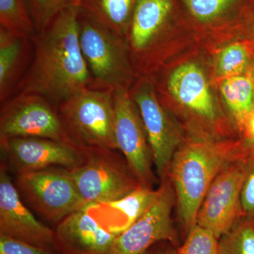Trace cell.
Instances as JSON below:
<instances>
[{
    "instance_id": "8fae6325",
    "label": "cell",
    "mask_w": 254,
    "mask_h": 254,
    "mask_svg": "<svg viewBox=\"0 0 254 254\" xmlns=\"http://www.w3.org/2000/svg\"><path fill=\"white\" fill-rule=\"evenodd\" d=\"M113 97L117 148L141 185L153 188V155L138 108L128 90H116Z\"/></svg>"
},
{
    "instance_id": "f1b7e54d",
    "label": "cell",
    "mask_w": 254,
    "mask_h": 254,
    "mask_svg": "<svg viewBox=\"0 0 254 254\" xmlns=\"http://www.w3.org/2000/svg\"><path fill=\"white\" fill-rule=\"evenodd\" d=\"M242 133L247 142V145L254 146V110L246 122Z\"/></svg>"
},
{
    "instance_id": "484cf974",
    "label": "cell",
    "mask_w": 254,
    "mask_h": 254,
    "mask_svg": "<svg viewBox=\"0 0 254 254\" xmlns=\"http://www.w3.org/2000/svg\"><path fill=\"white\" fill-rule=\"evenodd\" d=\"M175 254H219V240L213 232L196 225Z\"/></svg>"
},
{
    "instance_id": "52a82bcc",
    "label": "cell",
    "mask_w": 254,
    "mask_h": 254,
    "mask_svg": "<svg viewBox=\"0 0 254 254\" xmlns=\"http://www.w3.org/2000/svg\"><path fill=\"white\" fill-rule=\"evenodd\" d=\"M250 146L227 164L209 187L197 215L196 225L220 239L243 218L241 193L247 173Z\"/></svg>"
},
{
    "instance_id": "83f0119b",
    "label": "cell",
    "mask_w": 254,
    "mask_h": 254,
    "mask_svg": "<svg viewBox=\"0 0 254 254\" xmlns=\"http://www.w3.org/2000/svg\"><path fill=\"white\" fill-rule=\"evenodd\" d=\"M0 254H58L53 250L0 235Z\"/></svg>"
},
{
    "instance_id": "44dd1931",
    "label": "cell",
    "mask_w": 254,
    "mask_h": 254,
    "mask_svg": "<svg viewBox=\"0 0 254 254\" xmlns=\"http://www.w3.org/2000/svg\"><path fill=\"white\" fill-rule=\"evenodd\" d=\"M0 28L21 37L37 32L26 0H0Z\"/></svg>"
},
{
    "instance_id": "2e32d148",
    "label": "cell",
    "mask_w": 254,
    "mask_h": 254,
    "mask_svg": "<svg viewBox=\"0 0 254 254\" xmlns=\"http://www.w3.org/2000/svg\"><path fill=\"white\" fill-rule=\"evenodd\" d=\"M174 8V0H138L126 35L137 58L144 59L151 52Z\"/></svg>"
},
{
    "instance_id": "9c48e42d",
    "label": "cell",
    "mask_w": 254,
    "mask_h": 254,
    "mask_svg": "<svg viewBox=\"0 0 254 254\" xmlns=\"http://www.w3.org/2000/svg\"><path fill=\"white\" fill-rule=\"evenodd\" d=\"M13 137L71 141L58 108L41 95L21 92L1 103L0 139Z\"/></svg>"
},
{
    "instance_id": "4316f807",
    "label": "cell",
    "mask_w": 254,
    "mask_h": 254,
    "mask_svg": "<svg viewBox=\"0 0 254 254\" xmlns=\"http://www.w3.org/2000/svg\"><path fill=\"white\" fill-rule=\"evenodd\" d=\"M243 218L254 215V146H250L247 160V173L241 193Z\"/></svg>"
},
{
    "instance_id": "d6a6232c",
    "label": "cell",
    "mask_w": 254,
    "mask_h": 254,
    "mask_svg": "<svg viewBox=\"0 0 254 254\" xmlns=\"http://www.w3.org/2000/svg\"><path fill=\"white\" fill-rule=\"evenodd\" d=\"M250 219H252V220H253L254 222V215L253 217H252V218H251Z\"/></svg>"
},
{
    "instance_id": "d6986e66",
    "label": "cell",
    "mask_w": 254,
    "mask_h": 254,
    "mask_svg": "<svg viewBox=\"0 0 254 254\" xmlns=\"http://www.w3.org/2000/svg\"><path fill=\"white\" fill-rule=\"evenodd\" d=\"M138 0H81L80 9L97 22L126 37Z\"/></svg>"
},
{
    "instance_id": "ac0fdd59",
    "label": "cell",
    "mask_w": 254,
    "mask_h": 254,
    "mask_svg": "<svg viewBox=\"0 0 254 254\" xmlns=\"http://www.w3.org/2000/svg\"><path fill=\"white\" fill-rule=\"evenodd\" d=\"M220 91L232 120L242 132L254 110V86L252 69L248 72L224 78Z\"/></svg>"
},
{
    "instance_id": "e0dca14e",
    "label": "cell",
    "mask_w": 254,
    "mask_h": 254,
    "mask_svg": "<svg viewBox=\"0 0 254 254\" xmlns=\"http://www.w3.org/2000/svg\"><path fill=\"white\" fill-rule=\"evenodd\" d=\"M33 37L16 36L0 28V103L19 92L34 53Z\"/></svg>"
},
{
    "instance_id": "1f68e13d",
    "label": "cell",
    "mask_w": 254,
    "mask_h": 254,
    "mask_svg": "<svg viewBox=\"0 0 254 254\" xmlns=\"http://www.w3.org/2000/svg\"><path fill=\"white\" fill-rule=\"evenodd\" d=\"M143 254H149V250H148V252H145V253Z\"/></svg>"
},
{
    "instance_id": "ffe728a7",
    "label": "cell",
    "mask_w": 254,
    "mask_h": 254,
    "mask_svg": "<svg viewBox=\"0 0 254 254\" xmlns=\"http://www.w3.org/2000/svg\"><path fill=\"white\" fill-rule=\"evenodd\" d=\"M158 193V188L141 186L122 199L103 204L118 215L110 222L107 230L117 235L121 234L144 213Z\"/></svg>"
},
{
    "instance_id": "7c38bea8",
    "label": "cell",
    "mask_w": 254,
    "mask_h": 254,
    "mask_svg": "<svg viewBox=\"0 0 254 254\" xmlns=\"http://www.w3.org/2000/svg\"><path fill=\"white\" fill-rule=\"evenodd\" d=\"M129 94L144 125L157 177L163 181L174 156L184 143L181 133L160 104L150 82H139Z\"/></svg>"
},
{
    "instance_id": "7402d4cb",
    "label": "cell",
    "mask_w": 254,
    "mask_h": 254,
    "mask_svg": "<svg viewBox=\"0 0 254 254\" xmlns=\"http://www.w3.org/2000/svg\"><path fill=\"white\" fill-rule=\"evenodd\" d=\"M253 52L242 43H232L219 53L216 69L220 77L226 78L248 72L252 67Z\"/></svg>"
},
{
    "instance_id": "30bf717a",
    "label": "cell",
    "mask_w": 254,
    "mask_h": 254,
    "mask_svg": "<svg viewBox=\"0 0 254 254\" xmlns=\"http://www.w3.org/2000/svg\"><path fill=\"white\" fill-rule=\"evenodd\" d=\"M3 163L19 174L50 168L71 170L86 160V150L71 141L40 137H13L0 139Z\"/></svg>"
},
{
    "instance_id": "9a60e30c",
    "label": "cell",
    "mask_w": 254,
    "mask_h": 254,
    "mask_svg": "<svg viewBox=\"0 0 254 254\" xmlns=\"http://www.w3.org/2000/svg\"><path fill=\"white\" fill-rule=\"evenodd\" d=\"M169 91L182 106L207 123L213 125L218 114L204 73L197 65L176 68L168 81Z\"/></svg>"
},
{
    "instance_id": "f546056e",
    "label": "cell",
    "mask_w": 254,
    "mask_h": 254,
    "mask_svg": "<svg viewBox=\"0 0 254 254\" xmlns=\"http://www.w3.org/2000/svg\"><path fill=\"white\" fill-rule=\"evenodd\" d=\"M152 249V248H151ZM150 249L149 254H175V250L172 248L171 246L164 245L158 246L153 250Z\"/></svg>"
},
{
    "instance_id": "5b68a950",
    "label": "cell",
    "mask_w": 254,
    "mask_h": 254,
    "mask_svg": "<svg viewBox=\"0 0 254 254\" xmlns=\"http://www.w3.org/2000/svg\"><path fill=\"white\" fill-rule=\"evenodd\" d=\"M85 150L86 162L68 171L87 206L117 201L143 186L118 150Z\"/></svg>"
},
{
    "instance_id": "6da1fadb",
    "label": "cell",
    "mask_w": 254,
    "mask_h": 254,
    "mask_svg": "<svg viewBox=\"0 0 254 254\" xmlns=\"http://www.w3.org/2000/svg\"><path fill=\"white\" fill-rule=\"evenodd\" d=\"M79 11V6L62 11L33 37V60L18 93L41 95L58 108L91 87L78 38Z\"/></svg>"
},
{
    "instance_id": "7a4b0ae2",
    "label": "cell",
    "mask_w": 254,
    "mask_h": 254,
    "mask_svg": "<svg viewBox=\"0 0 254 254\" xmlns=\"http://www.w3.org/2000/svg\"><path fill=\"white\" fill-rule=\"evenodd\" d=\"M247 149L237 142L190 141L174 156L168 177L175 190L182 236L196 225L197 215L209 187L227 164Z\"/></svg>"
},
{
    "instance_id": "3957f363",
    "label": "cell",
    "mask_w": 254,
    "mask_h": 254,
    "mask_svg": "<svg viewBox=\"0 0 254 254\" xmlns=\"http://www.w3.org/2000/svg\"><path fill=\"white\" fill-rule=\"evenodd\" d=\"M126 37L114 33L80 9L78 38L91 76L90 88L127 89L131 76Z\"/></svg>"
},
{
    "instance_id": "5bb4252c",
    "label": "cell",
    "mask_w": 254,
    "mask_h": 254,
    "mask_svg": "<svg viewBox=\"0 0 254 254\" xmlns=\"http://www.w3.org/2000/svg\"><path fill=\"white\" fill-rule=\"evenodd\" d=\"M89 207L68 215L54 230L58 254H110L118 235L108 231L89 213Z\"/></svg>"
},
{
    "instance_id": "603a6c76",
    "label": "cell",
    "mask_w": 254,
    "mask_h": 254,
    "mask_svg": "<svg viewBox=\"0 0 254 254\" xmlns=\"http://www.w3.org/2000/svg\"><path fill=\"white\" fill-rule=\"evenodd\" d=\"M219 254H254V222L242 218L219 239Z\"/></svg>"
},
{
    "instance_id": "4dcf8cb0",
    "label": "cell",
    "mask_w": 254,
    "mask_h": 254,
    "mask_svg": "<svg viewBox=\"0 0 254 254\" xmlns=\"http://www.w3.org/2000/svg\"><path fill=\"white\" fill-rule=\"evenodd\" d=\"M252 79H253L254 86V53L253 52V62H252Z\"/></svg>"
},
{
    "instance_id": "4fadbf2b",
    "label": "cell",
    "mask_w": 254,
    "mask_h": 254,
    "mask_svg": "<svg viewBox=\"0 0 254 254\" xmlns=\"http://www.w3.org/2000/svg\"><path fill=\"white\" fill-rule=\"evenodd\" d=\"M0 235L56 252L54 230L37 220L26 206L3 163L0 165Z\"/></svg>"
},
{
    "instance_id": "d4e9b609",
    "label": "cell",
    "mask_w": 254,
    "mask_h": 254,
    "mask_svg": "<svg viewBox=\"0 0 254 254\" xmlns=\"http://www.w3.org/2000/svg\"><path fill=\"white\" fill-rule=\"evenodd\" d=\"M37 33L43 31L62 11L79 6L81 0H26Z\"/></svg>"
},
{
    "instance_id": "ba28073f",
    "label": "cell",
    "mask_w": 254,
    "mask_h": 254,
    "mask_svg": "<svg viewBox=\"0 0 254 254\" xmlns=\"http://www.w3.org/2000/svg\"><path fill=\"white\" fill-rule=\"evenodd\" d=\"M158 187L156 198L144 213L118 235L110 254H143L158 243H180L172 213L176 204L175 190L168 178Z\"/></svg>"
},
{
    "instance_id": "277c9868",
    "label": "cell",
    "mask_w": 254,
    "mask_h": 254,
    "mask_svg": "<svg viewBox=\"0 0 254 254\" xmlns=\"http://www.w3.org/2000/svg\"><path fill=\"white\" fill-rule=\"evenodd\" d=\"M114 91L88 88L58 107L70 141L82 148L117 150Z\"/></svg>"
},
{
    "instance_id": "cb8c5ba5",
    "label": "cell",
    "mask_w": 254,
    "mask_h": 254,
    "mask_svg": "<svg viewBox=\"0 0 254 254\" xmlns=\"http://www.w3.org/2000/svg\"><path fill=\"white\" fill-rule=\"evenodd\" d=\"M247 0H181L189 14L202 23H210L225 17L227 13Z\"/></svg>"
},
{
    "instance_id": "8992f818",
    "label": "cell",
    "mask_w": 254,
    "mask_h": 254,
    "mask_svg": "<svg viewBox=\"0 0 254 254\" xmlns=\"http://www.w3.org/2000/svg\"><path fill=\"white\" fill-rule=\"evenodd\" d=\"M14 185L23 201L56 225L87 206L67 169L50 168L19 174Z\"/></svg>"
}]
</instances>
